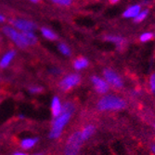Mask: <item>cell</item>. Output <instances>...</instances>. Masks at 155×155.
Returning <instances> with one entry per match:
<instances>
[{"label":"cell","mask_w":155,"mask_h":155,"mask_svg":"<svg viewBox=\"0 0 155 155\" xmlns=\"http://www.w3.org/2000/svg\"><path fill=\"white\" fill-rule=\"evenodd\" d=\"M61 110H62V104L61 102V100L56 96L53 97V100L51 101V111L53 117L57 118L61 114Z\"/></svg>","instance_id":"cell-10"},{"label":"cell","mask_w":155,"mask_h":155,"mask_svg":"<svg viewBox=\"0 0 155 155\" xmlns=\"http://www.w3.org/2000/svg\"><path fill=\"white\" fill-rule=\"evenodd\" d=\"M15 55H16V52L14 51V50H9L8 51L3 57L1 59V61H0V68H7L10 62L12 61L13 58L15 57Z\"/></svg>","instance_id":"cell-11"},{"label":"cell","mask_w":155,"mask_h":155,"mask_svg":"<svg viewBox=\"0 0 155 155\" xmlns=\"http://www.w3.org/2000/svg\"><path fill=\"white\" fill-rule=\"evenodd\" d=\"M29 90H30V92L36 94V93H40V92L43 91V88L40 87H32L29 88Z\"/></svg>","instance_id":"cell-23"},{"label":"cell","mask_w":155,"mask_h":155,"mask_svg":"<svg viewBox=\"0 0 155 155\" xmlns=\"http://www.w3.org/2000/svg\"><path fill=\"white\" fill-rule=\"evenodd\" d=\"M73 65L75 70H82L88 66V61L86 58H78L74 61Z\"/></svg>","instance_id":"cell-15"},{"label":"cell","mask_w":155,"mask_h":155,"mask_svg":"<svg viewBox=\"0 0 155 155\" xmlns=\"http://www.w3.org/2000/svg\"><path fill=\"white\" fill-rule=\"evenodd\" d=\"M118 1H120V0H110V3H111V4H115V3H117Z\"/></svg>","instance_id":"cell-26"},{"label":"cell","mask_w":155,"mask_h":155,"mask_svg":"<svg viewBox=\"0 0 155 155\" xmlns=\"http://www.w3.org/2000/svg\"><path fill=\"white\" fill-rule=\"evenodd\" d=\"M127 103L123 97L116 95H104L97 102V109L100 111H119L124 110Z\"/></svg>","instance_id":"cell-2"},{"label":"cell","mask_w":155,"mask_h":155,"mask_svg":"<svg viewBox=\"0 0 155 155\" xmlns=\"http://www.w3.org/2000/svg\"><path fill=\"white\" fill-rule=\"evenodd\" d=\"M153 127H154V128H155V124H153Z\"/></svg>","instance_id":"cell-30"},{"label":"cell","mask_w":155,"mask_h":155,"mask_svg":"<svg viewBox=\"0 0 155 155\" xmlns=\"http://www.w3.org/2000/svg\"><path fill=\"white\" fill-rule=\"evenodd\" d=\"M82 138L84 139V141H87V139H89L91 137L94 136L96 132V126L92 124H88L87 125H84V127L80 130Z\"/></svg>","instance_id":"cell-9"},{"label":"cell","mask_w":155,"mask_h":155,"mask_svg":"<svg viewBox=\"0 0 155 155\" xmlns=\"http://www.w3.org/2000/svg\"><path fill=\"white\" fill-rule=\"evenodd\" d=\"M5 17L3 16V15H1V14H0V22H3V21H5Z\"/></svg>","instance_id":"cell-25"},{"label":"cell","mask_w":155,"mask_h":155,"mask_svg":"<svg viewBox=\"0 0 155 155\" xmlns=\"http://www.w3.org/2000/svg\"><path fill=\"white\" fill-rule=\"evenodd\" d=\"M38 141L37 138H25L21 141V147L24 150L33 148Z\"/></svg>","instance_id":"cell-14"},{"label":"cell","mask_w":155,"mask_h":155,"mask_svg":"<svg viewBox=\"0 0 155 155\" xmlns=\"http://www.w3.org/2000/svg\"><path fill=\"white\" fill-rule=\"evenodd\" d=\"M29 1H31L33 3H38V2H40V0H29Z\"/></svg>","instance_id":"cell-28"},{"label":"cell","mask_w":155,"mask_h":155,"mask_svg":"<svg viewBox=\"0 0 155 155\" xmlns=\"http://www.w3.org/2000/svg\"><path fill=\"white\" fill-rule=\"evenodd\" d=\"M28 46H34L37 43V38L33 32H21Z\"/></svg>","instance_id":"cell-13"},{"label":"cell","mask_w":155,"mask_h":155,"mask_svg":"<svg viewBox=\"0 0 155 155\" xmlns=\"http://www.w3.org/2000/svg\"><path fill=\"white\" fill-rule=\"evenodd\" d=\"M59 50L61 51V54H63L65 56H70V55H71V49H70V48L67 45H65L63 43H61L59 45Z\"/></svg>","instance_id":"cell-19"},{"label":"cell","mask_w":155,"mask_h":155,"mask_svg":"<svg viewBox=\"0 0 155 155\" xmlns=\"http://www.w3.org/2000/svg\"><path fill=\"white\" fill-rule=\"evenodd\" d=\"M148 15V10H143V11H140L137 15L134 18L135 22H141Z\"/></svg>","instance_id":"cell-20"},{"label":"cell","mask_w":155,"mask_h":155,"mask_svg":"<svg viewBox=\"0 0 155 155\" xmlns=\"http://www.w3.org/2000/svg\"><path fill=\"white\" fill-rule=\"evenodd\" d=\"M91 82L93 84L95 90L98 94L105 95L110 89L109 84L106 82L105 79H102V78L98 77V76H92L91 77Z\"/></svg>","instance_id":"cell-8"},{"label":"cell","mask_w":155,"mask_h":155,"mask_svg":"<svg viewBox=\"0 0 155 155\" xmlns=\"http://www.w3.org/2000/svg\"><path fill=\"white\" fill-rule=\"evenodd\" d=\"M103 76L106 82L109 84V86L112 87L115 89H121L124 87V82L121 76L115 73L111 69H104L103 71Z\"/></svg>","instance_id":"cell-6"},{"label":"cell","mask_w":155,"mask_h":155,"mask_svg":"<svg viewBox=\"0 0 155 155\" xmlns=\"http://www.w3.org/2000/svg\"><path fill=\"white\" fill-rule=\"evenodd\" d=\"M105 39L107 41H110V42H112V43H114L118 46H121L124 43V39L120 37V36H115V35H108V36H105Z\"/></svg>","instance_id":"cell-17"},{"label":"cell","mask_w":155,"mask_h":155,"mask_svg":"<svg viewBox=\"0 0 155 155\" xmlns=\"http://www.w3.org/2000/svg\"><path fill=\"white\" fill-rule=\"evenodd\" d=\"M35 155H43V154H41V153H38V154H35Z\"/></svg>","instance_id":"cell-29"},{"label":"cell","mask_w":155,"mask_h":155,"mask_svg":"<svg viewBox=\"0 0 155 155\" xmlns=\"http://www.w3.org/2000/svg\"><path fill=\"white\" fill-rule=\"evenodd\" d=\"M50 1L58 6L61 7H69L71 6L74 2V0H50Z\"/></svg>","instance_id":"cell-18"},{"label":"cell","mask_w":155,"mask_h":155,"mask_svg":"<svg viewBox=\"0 0 155 155\" xmlns=\"http://www.w3.org/2000/svg\"><path fill=\"white\" fill-rule=\"evenodd\" d=\"M13 155H28V154H25V153H22V152H16V153H14Z\"/></svg>","instance_id":"cell-27"},{"label":"cell","mask_w":155,"mask_h":155,"mask_svg":"<svg viewBox=\"0 0 155 155\" xmlns=\"http://www.w3.org/2000/svg\"><path fill=\"white\" fill-rule=\"evenodd\" d=\"M2 31L20 48H26L28 47L22 34L15 30V28H12L10 26H4Z\"/></svg>","instance_id":"cell-4"},{"label":"cell","mask_w":155,"mask_h":155,"mask_svg":"<svg viewBox=\"0 0 155 155\" xmlns=\"http://www.w3.org/2000/svg\"><path fill=\"white\" fill-rule=\"evenodd\" d=\"M152 37H153V35L151 33H144V34H142L141 35H140L139 40L141 42H147V41L150 40Z\"/></svg>","instance_id":"cell-22"},{"label":"cell","mask_w":155,"mask_h":155,"mask_svg":"<svg viewBox=\"0 0 155 155\" xmlns=\"http://www.w3.org/2000/svg\"><path fill=\"white\" fill-rule=\"evenodd\" d=\"M41 33H42V35H43V36L45 38H47L48 40H56V39H57V35H56V34L53 33L51 30L48 29V28L43 27L41 29Z\"/></svg>","instance_id":"cell-16"},{"label":"cell","mask_w":155,"mask_h":155,"mask_svg":"<svg viewBox=\"0 0 155 155\" xmlns=\"http://www.w3.org/2000/svg\"><path fill=\"white\" fill-rule=\"evenodd\" d=\"M75 111V105L72 101H66L62 105V110L61 114L55 118L53 124H52V128L49 134L50 138H58L64 128V126L67 124V123L72 118L73 114Z\"/></svg>","instance_id":"cell-1"},{"label":"cell","mask_w":155,"mask_h":155,"mask_svg":"<svg viewBox=\"0 0 155 155\" xmlns=\"http://www.w3.org/2000/svg\"><path fill=\"white\" fill-rule=\"evenodd\" d=\"M84 142L80 130H75L67 137L63 149L64 155H78Z\"/></svg>","instance_id":"cell-3"},{"label":"cell","mask_w":155,"mask_h":155,"mask_svg":"<svg viewBox=\"0 0 155 155\" xmlns=\"http://www.w3.org/2000/svg\"><path fill=\"white\" fill-rule=\"evenodd\" d=\"M150 150H151L152 154L155 155V144H152V145L150 146Z\"/></svg>","instance_id":"cell-24"},{"label":"cell","mask_w":155,"mask_h":155,"mask_svg":"<svg viewBox=\"0 0 155 155\" xmlns=\"http://www.w3.org/2000/svg\"><path fill=\"white\" fill-rule=\"evenodd\" d=\"M149 84H150V91L152 92V94H153L154 97H155V73H154L153 74H151V76L150 77Z\"/></svg>","instance_id":"cell-21"},{"label":"cell","mask_w":155,"mask_h":155,"mask_svg":"<svg viewBox=\"0 0 155 155\" xmlns=\"http://www.w3.org/2000/svg\"><path fill=\"white\" fill-rule=\"evenodd\" d=\"M10 23L18 30H21V32H33L35 29V24L30 21L23 20V19H16L11 20Z\"/></svg>","instance_id":"cell-7"},{"label":"cell","mask_w":155,"mask_h":155,"mask_svg":"<svg viewBox=\"0 0 155 155\" xmlns=\"http://www.w3.org/2000/svg\"><path fill=\"white\" fill-rule=\"evenodd\" d=\"M81 82V76L77 74H70L64 76L59 83V87L61 90L68 92L72 90L74 87H77Z\"/></svg>","instance_id":"cell-5"},{"label":"cell","mask_w":155,"mask_h":155,"mask_svg":"<svg viewBox=\"0 0 155 155\" xmlns=\"http://www.w3.org/2000/svg\"><path fill=\"white\" fill-rule=\"evenodd\" d=\"M140 12V6L139 5H134V6H131L130 8H128L126 9L123 16L124 18H135L137 14Z\"/></svg>","instance_id":"cell-12"}]
</instances>
